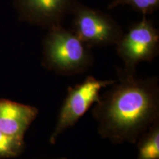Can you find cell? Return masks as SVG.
<instances>
[{"mask_svg": "<svg viewBox=\"0 0 159 159\" xmlns=\"http://www.w3.org/2000/svg\"><path fill=\"white\" fill-rule=\"evenodd\" d=\"M119 80L95 103L92 115L97 131L114 144H135L159 120V86L157 77L141 79L118 71Z\"/></svg>", "mask_w": 159, "mask_h": 159, "instance_id": "cell-1", "label": "cell"}, {"mask_svg": "<svg viewBox=\"0 0 159 159\" xmlns=\"http://www.w3.org/2000/svg\"><path fill=\"white\" fill-rule=\"evenodd\" d=\"M91 48L61 25L48 30L43 41L42 65L61 75L84 72L93 63Z\"/></svg>", "mask_w": 159, "mask_h": 159, "instance_id": "cell-2", "label": "cell"}, {"mask_svg": "<svg viewBox=\"0 0 159 159\" xmlns=\"http://www.w3.org/2000/svg\"><path fill=\"white\" fill-rule=\"evenodd\" d=\"M71 13L72 31L89 48L116 44L124 34L111 16L77 1Z\"/></svg>", "mask_w": 159, "mask_h": 159, "instance_id": "cell-3", "label": "cell"}, {"mask_svg": "<svg viewBox=\"0 0 159 159\" xmlns=\"http://www.w3.org/2000/svg\"><path fill=\"white\" fill-rule=\"evenodd\" d=\"M116 45L117 53L125 64L122 70L128 75H135L139 63L151 61L158 55V30L147 16H143L140 21L130 26Z\"/></svg>", "mask_w": 159, "mask_h": 159, "instance_id": "cell-4", "label": "cell"}, {"mask_svg": "<svg viewBox=\"0 0 159 159\" xmlns=\"http://www.w3.org/2000/svg\"><path fill=\"white\" fill-rule=\"evenodd\" d=\"M115 82L114 80H102L89 76L82 83L70 87L61 105L56 125L49 137V142L55 144L60 135L74 126L91 105L98 102L101 90Z\"/></svg>", "mask_w": 159, "mask_h": 159, "instance_id": "cell-5", "label": "cell"}, {"mask_svg": "<svg viewBox=\"0 0 159 159\" xmlns=\"http://www.w3.org/2000/svg\"><path fill=\"white\" fill-rule=\"evenodd\" d=\"M77 0H13L20 21L50 29L61 25Z\"/></svg>", "mask_w": 159, "mask_h": 159, "instance_id": "cell-6", "label": "cell"}, {"mask_svg": "<svg viewBox=\"0 0 159 159\" xmlns=\"http://www.w3.org/2000/svg\"><path fill=\"white\" fill-rule=\"evenodd\" d=\"M38 114L35 107L0 99V131L13 138L24 139Z\"/></svg>", "mask_w": 159, "mask_h": 159, "instance_id": "cell-7", "label": "cell"}, {"mask_svg": "<svg viewBox=\"0 0 159 159\" xmlns=\"http://www.w3.org/2000/svg\"><path fill=\"white\" fill-rule=\"evenodd\" d=\"M137 159H159V120L137 140Z\"/></svg>", "mask_w": 159, "mask_h": 159, "instance_id": "cell-8", "label": "cell"}, {"mask_svg": "<svg viewBox=\"0 0 159 159\" xmlns=\"http://www.w3.org/2000/svg\"><path fill=\"white\" fill-rule=\"evenodd\" d=\"M25 148L24 139L13 138L0 131V159L18 157L22 153Z\"/></svg>", "mask_w": 159, "mask_h": 159, "instance_id": "cell-9", "label": "cell"}, {"mask_svg": "<svg viewBox=\"0 0 159 159\" xmlns=\"http://www.w3.org/2000/svg\"><path fill=\"white\" fill-rule=\"evenodd\" d=\"M120 5L130 6L134 11L143 16L150 15L159 7V0H114L108 5V10L116 8Z\"/></svg>", "mask_w": 159, "mask_h": 159, "instance_id": "cell-10", "label": "cell"}, {"mask_svg": "<svg viewBox=\"0 0 159 159\" xmlns=\"http://www.w3.org/2000/svg\"><path fill=\"white\" fill-rule=\"evenodd\" d=\"M59 159H66V158H59Z\"/></svg>", "mask_w": 159, "mask_h": 159, "instance_id": "cell-11", "label": "cell"}]
</instances>
